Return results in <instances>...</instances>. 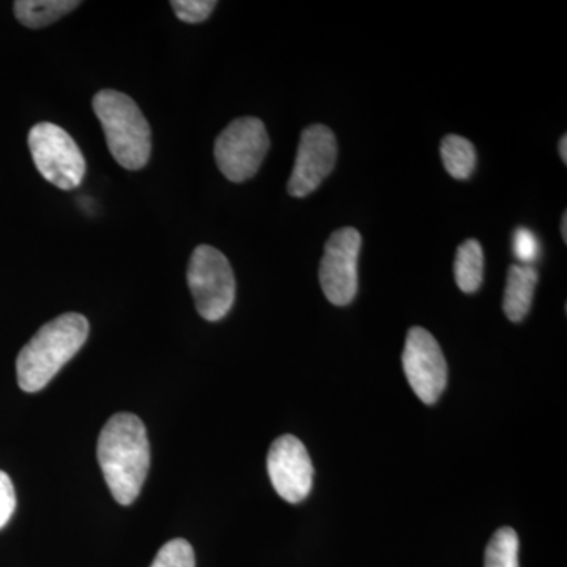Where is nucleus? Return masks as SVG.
Returning a JSON list of instances; mask_svg holds the SVG:
<instances>
[{
	"instance_id": "obj_1",
	"label": "nucleus",
	"mask_w": 567,
	"mask_h": 567,
	"mask_svg": "<svg viewBox=\"0 0 567 567\" xmlns=\"http://www.w3.org/2000/svg\"><path fill=\"white\" fill-rule=\"evenodd\" d=\"M99 464L115 502L132 505L151 468V443L140 417L117 413L104 424L99 439Z\"/></svg>"
},
{
	"instance_id": "obj_2",
	"label": "nucleus",
	"mask_w": 567,
	"mask_h": 567,
	"mask_svg": "<svg viewBox=\"0 0 567 567\" xmlns=\"http://www.w3.org/2000/svg\"><path fill=\"white\" fill-rule=\"evenodd\" d=\"M89 322L76 312L59 316L37 331L17 360V375L25 393H37L59 374L89 338Z\"/></svg>"
},
{
	"instance_id": "obj_3",
	"label": "nucleus",
	"mask_w": 567,
	"mask_h": 567,
	"mask_svg": "<svg viewBox=\"0 0 567 567\" xmlns=\"http://www.w3.org/2000/svg\"><path fill=\"white\" fill-rule=\"evenodd\" d=\"M92 104L115 162L128 171L142 169L151 159L152 130L140 106L125 93L110 89L96 93Z\"/></svg>"
},
{
	"instance_id": "obj_4",
	"label": "nucleus",
	"mask_w": 567,
	"mask_h": 567,
	"mask_svg": "<svg viewBox=\"0 0 567 567\" xmlns=\"http://www.w3.org/2000/svg\"><path fill=\"white\" fill-rule=\"evenodd\" d=\"M186 278L200 317L218 322L229 315L235 301V276L221 251L210 245L197 246Z\"/></svg>"
},
{
	"instance_id": "obj_5",
	"label": "nucleus",
	"mask_w": 567,
	"mask_h": 567,
	"mask_svg": "<svg viewBox=\"0 0 567 567\" xmlns=\"http://www.w3.org/2000/svg\"><path fill=\"white\" fill-rule=\"evenodd\" d=\"M28 141L33 163L44 181L63 192L81 185L85 174L84 155L65 130L50 122L37 123Z\"/></svg>"
},
{
	"instance_id": "obj_6",
	"label": "nucleus",
	"mask_w": 567,
	"mask_h": 567,
	"mask_svg": "<svg viewBox=\"0 0 567 567\" xmlns=\"http://www.w3.org/2000/svg\"><path fill=\"white\" fill-rule=\"evenodd\" d=\"M270 148L264 122L240 117L230 122L215 142V159L227 181H249L262 166Z\"/></svg>"
},
{
	"instance_id": "obj_7",
	"label": "nucleus",
	"mask_w": 567,
	"mask_h": 567,
	"mask_svg": "<svg viewBox=\"0 0 567 567\" xmlns=\"http://www.w3.org/2000/svg\"><path fill=\"white\" fill-rule=\"evenodd\" d=\"M360 251L361 234L353 227H342L328 238L319 279L330 303L347 306L357 297Z\"/></svg>"
},
{
	"instance_id": "obj_8",
	"label": "nucleus",
	"mask_w": 567,
	"mask_h": 567,
	"mask_svg": "<svg viewBox=\"0 0 567 567\" xmlns=\"http://www.w3.org/2000/svg\"><path fill=\"white\" fill-rule=\"evenodd\" d=\"M402 365L417 398L424 404H435L446 388L447 364L434 336L424 328L413 327L406 334Z\"/></svg>"
},
{
	"instance_id": "obj_9",
	"label": "nucleus",
	"mask_w": 567,
	"mask_h": 567,
	"mask_svg": "<svg viewBox=\"0 0 567 567\" xmlns=\"http://www.w3.org/2000/svg\"><path fill=\"white\" fill-rule=\"evenodd\" d=\"M338 158V142L328 126H308L301 133L292 175L287 192L293 197H306L316 192L324 178L333 173Z\"/></svg>"
},
{
	"instance_id": "obj_10",
	"label": "nucleus",
	"mask_w": 567,
	"mask_h": 567,
	"mask_svg": "<svg viewBox=\"0 0 567 567\" xmlns=\"http://www.w3.org/2000/svg\"><path fill=\"white\" fill-rule=\"evenodd\" d=\"M267 470L275 491L287 503L297 505L311 494L315 466L297 436L282 435L275 440L268 451Z\"/></svg>"
},
{
	"instance_id": "obj_11",
	"label": "nucleus",
	"mask_w": 567,
	"mask_h": 567,
	"mask_svg": "<svg viewBox=\"0 0 567 567\" xmlns=\"http://www.w3.org/2000/svg\"><path fill=\"white\" fill-rule=\"evenodd\" d=\"M537 271L532 265H511L507 271L503 311L511 322H522L532 309Z\"/></svg>"
},
{
	"instance_id": "obj_12",
	"label": "nucleus",
	"mask_w": 567,
	"mask_h": 567,
	"mask_svg": "<svg viewBox=\"0 0 567 567\" xmlns=\"http://www.w3.org/2000/svg\"><path fill=\"white\" fill-rule=\"evenodd\" d=\"M78 0H18L14 2V17L29 29H41L76 10Z\"/></svg>"
},
{
	"instance_id": "obj_13",
	"label": "nucleus",
	"mask_w": 567,
	"mask_h": 567,
	"mask_svg": "<svg viewBox=\"0 0 567 567\" xmlns=\"http://www.w3.org/2000/svg\"><path fill=\"white\" fill-rule=\"evenodd\" d=\"M454 276L458 289L464 293H475L484 279V251L477 240H466L458 246L454 260Z\"/></svg>"
},
{
	"instance_id": "obj_14",
	"label": "nucleus",
	"mask_w": 567,
	"mask_h": 567,
	"mask_svg": "<svg viewBox=\"0 0 567 567\" xmlns=\"http://www.w3.org/2000/svg\"><path fill=\"white\" fill-rule=\"evenodd\" d=\"M443 166L451 177L456 181H466L476 167L475 145L466 137L457 134H447L440 145Z\"/></svg>"
},
{
	"instance_id": "obj_15",
	"label": "nucleus",
	"mask_w": 567,
	"mask_h": 567,
	"mask_svg": "<svg viewBox=\"0 0 567 567\" xmlns=\"http://www.w3.org/2000/svg\"><path fill=\"white\" fill-rule=\"evenodd\" d=\"M484 567H520L518 566V536L513 528H499L492 536L486 548Z\"/></svg>"
},
{
	"instance_id": "obj_16",
	"label": "nucleus",
	"mask_w": 567,
	"mask_h": 567,
	"mask_svg": "<svg viewBox=\"0 0 567 567\" xmlns=\"http://www.w3.org/2000/svg\"><path fill=\"white\" fill-rule=\"evenodd\" d=\"M151 567H196V557L188 540L173 539L164 544Z\"/></svg>"
},
{
	"instance_id": "obj_17",
	"label": "nucleus",
	"mask_w": 567,
	"mask_h": 567,
	"mask_svg": "<svg viewBox=\"0 0 567 567\" xmlns=\"http://www.w3.org/2000/svg\"><path fill=\"white\" fill-rule=\"evenodd\" d=\"M218 3L215 0H173L171 7L178 20L188 24H199L208 20Z\"/></svg>"
},
{
	"instance_id": "obj_18",
	"label": "nucleus",
	"mask_w": 567,
	"mask_h": 567,
	"mask_svg": "<svg viewBox=\"0 0 567 567\" xmlns=\"http://www.w3.org/2000/svg\"><path fill=\"white\" fill-rule=\"evenodd\" d=\"M513 249L517 260H520L524 265H529L539 256V241L527 227H518L514 233Z\"/></svg>"
},
{
	"instance_id": "obj_19",
	"label": "nucleus",
	"mask_w": 567,
	"mask_h": 567,
	"mask_svg": "<svg viewBox=\"0 0 567 567\" xmlns=\"http://www.w3.org/2000/svg\"><path fill=\"white\" fill-rule=\"evenodd\" d=\"M17 507V494H14L13 483L6 472H0V529L9 524Z\"/></svg>"
},
{
	"instance_id": "obj_20",
	"label": "nucleus",
	"mask_w": 567,
	"mask_h": 567,
	"mask_svg": "<svg viewBox=\"0 0 567 567\" xmlns=\"http://www.w3.org/2000/svg\"><path fill=\"white\" fill-rule=\"evenodd\" d=\"M559 156H561L563 163H567V136L561 137V141H559Z\"/></svg>"
},
{
	"instance_id": "obj_21",
	"label": "nucleus",
	"mask_w": 567,
	"mask_h": 567,
	"mask_svg": "<svg viewBox=\"0 0 567 567\" xmlns=\"http://www.w3.org/2000/svg\"><path fill=\"white\" fill-rule=\"evenodd\" d=\"M561 235L563 240L567 241V213L565 212V215H563L561 219Z\"/></svg>"
}]
</instances>
